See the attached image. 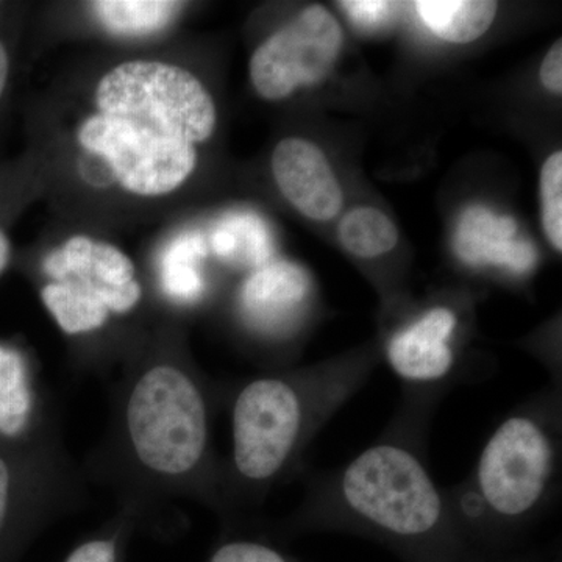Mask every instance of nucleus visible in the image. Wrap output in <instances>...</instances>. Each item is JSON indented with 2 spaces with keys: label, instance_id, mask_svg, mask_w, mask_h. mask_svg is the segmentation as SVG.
<instances>
[{
  "label": "nucleus",
  "instance_id": "obj_1",
  "mask_svg": "<svg viewBox=\"0 0 562 562\" xmlns=\"http://www.w3.org/2000/svg\"><path fill=\"white\" fill-rule=\"evenodd\" d=\"M224 391L209 382L176 335L161 331L128 353L103 443L88 471L149 512L192 498L220 513L221 462L213 422Z\"/></svg>",
  "mask_w": 562,
  "mask_h": 562
},
{
  "label": "nucleus",
  "instance_id": "obj_4",
  "mask_svg": "<svg viewBox=\"0 0 562 562\" xmlns=\"http://www.w3.org/2000/svg\"><path fill=\"white\" fill-rule=\"evenodd\" d=\"M372 355L269 372L225 391L232 452L221 462L220 516L231 522L301 469L322 428L368 384Z\"/></svg>",
  "mask_w": 562,
  "mask_h": 562
},
{
  "label": "nucleus",
  "instance_id": "obj_5",
  "mask_svg": "<svg viewBox=\"0 0 562 562\" xmlns=\"http://www.w3.org/2000/svg\"><path fill=\"white\" fill-rule=\"evenodd\" d=\"M561 462L562 384L550 382L495 425L468 479L449 490L479 560L516 553L560 498Z\"/></svg>",
  "mask_w": 562,
  "mask_h": 562
},
{
  "label": "nucleus",
  "instance_id": "obj_2",
  "mask_svg": "<svg viewBox=\"0 0 562 562\" xmlns=\"http://www.w3.org/2000/svg\"><path fill=\"white\" fill-rule=\"evenodd\" d=\"M428 430L430 425L394 414L357 457L310 476L303 502L280 531L358 536L402 562H483L462 535L449 490L432 476Z\"/></svg>",
  "mask_w": 562,
  "mask_h": 562
},
{
  "label": "nucleus",
  "instance_id": "obj_15",
  "mask_svg": "<svg viewBox=\"0 0 562 562\" xmlns=\"http://www.w3.org/2000/svg\"><path fill=\"white\" fill-rule=\"evenodd\" d=\"M183 3L165 0H102L91 10L106 31L124 36H146L162 31Z\"/></svg>",
  "mask_w": 562,
  "mask_h": 562
},
{
  "label": "nucleus",
  "instance_id": "obj_18",
  "mask_svg": "<svg viewBox=\"0 0 562 562\" xmlns=\"http://www.w3.org/2000/svg\"><path fill=\"white\" fill-rule=\"evenodd\" d=\"M206 562H301L260 536L225 535Z\"/></svg>",
  "mask_w": 562,
  "mask_h": 562
},
{
  "label": "nucleus",
  "instance_id": "obj_19",
  "mask_svg": "<svg viewBox=\"0 0 562 562\" xmlns=\"http://www.w3.org/2000/svg\"><path fill=\"white\" fill-rule=\"evenodd\" d=\"M542 227L553 249L562 250V154L557 151L541 171Z\"/></svg>",
  "mask_w": 562,
  "mask_h": 562
},
{
  "label": "nucleus",
  "instance_id": "obj_7",
  "mask_svg": "<svg viewBox=\"0 0 562 562\" xmlns=\"http://www.w3.org/2000/svg\"><path fill=\"white\" fill-rule=\"evenodd\" d=\"M460 316L449 305H431L391 333L384 360L402 387L398 416L430 425L450 392L468 384L458 347Z\"/></svg>",
  "mask_w": 562,
  "mask_h": 562
},
{
  "label": "nucleus",
  "instance_id": "obj_17",
  "mask_svg": "<svg viewBox=\"0 0 562 562\" xmlns=\"http://www.w3.org/2000/svg\"><path fill=\"white\" fill-rule=\"evenodd\" d=\"M143 512L133 503H121L120 514L109 530L81 542L65 562H120L122 538L132 530Z\"/></svg>",
  "mask_w": 562,
  "mask_h": 562
},
{
  "label": "nucleus",
  "instance_id": "obj_8",
  "mask_svg": "<svg viewBox=\"0 0 562 562\" xmlns=\"http://www.w3.org/2000/svg\"><path fill=\"white\" fill-rule=\"evenodd\" d=\"M79 472L60 439L32 446H0V562L41 522L76 505Z\"/></svg>",
  "mask_w": 562,
  "mask_h": 562
},
{
  "label": "nucleus",
  "instance_id": "obj_16",
  "mask_svg": "<svg viewBox=\"0 0 562 562\" xmlns=\"http://www.w3.org/2000/svg\"><path fill=\"white\" fill-rule=\"evenodd\" d=\"M339 239L351 255L376 258L394 249L398 235L386 214L364 206L344 217L339 224Z\"/></svg>",
  "mask_w": 562,
  "mask_h": 562
},
{
  "label": "nucleus",
  "instance_id": "obj_23",
  "mask_svg": "<svg viewBox=\"0 0 562 562\" xmlns=\"http://www.w3.org/2000/svg\"><path fill=\"white\" fill-rule=\"evenodd\" d=\"M11 76H13V47L7 33L0 31V106L9 94Z\"/></svg>",
  "mask_w": 562,
  "mask_h": 562
},
{
  "label": "nucleus",
  "instance_id": "obj_24",
  "mask_svg": "<svg viewBox=\"0 0 562 562\" xmlns=\"http://www.w3.org/2000/svg\"><path fill=\"white\" fill-rule=\"evenodd\" d=\"M483 562H561V560L560 558H552V560H547V558L535 557V554L513 553L508 554V557L498 558V560Z\"/></svg>",
  "mask_w": 562,
  "mask_h": 562
},
{
  "label": "nucleus",
  "instance_id": "obj_9",
  "mask_svg": "<svg viewBox=\"0 0 562 562\" xmlns=\"http://www.w3.org/2000/svg\"><path fill=\"white\" fill-rule=\"evenodd\" d=\"M342 31L324 7H310L255 50L250 80L266 101L290 98L321 83L338 60Z\"/></svg>",
  "mask_w": 562,
  "mask_h": 562
},
{
  "label": "nucleus",
  "instance_id": "obj_14",
  "mask_svg": "<svg viewBox=\"0 0 562 562\" xmlns=\"http://www.w3.org/2000/svg\"><path fill=\"white\" fill-rule=\"evenodd\" d=\"M416 10L436 36L449 43L479 40L491 27L497 2L486 0H420Z\"/></svg>",
  "mask_w": 562,
  "mask_h": 562
},
{
  "label": "nucleus",
  "instance_id": "obj_3",
  "mask_svg": "<svg viewBox=\"0 0 562 562\" xmlns=\"http://www.w3.org/2000/svg\"><path fill=\"white\" fill-rule=\"evenodd\" d=\"M216 124V103L191 70L135 58L99 77L72 140L90 176L133 198L160 199L194 176L199 146Z\"/></svg>",
  "mask_w": 562,
  "mask_h": 562
},
{
  "label": "nucleus",
  "instance_id": "obj_22",
  "mask_svg": "<svg viewBox=\"0 0 562 562\" xmlns=\"http://www.w3.org/2000/svg\"><path fill=\"white\" fill-rule=\"evenodd\" d=\"M541 80L547 90L561 94L562 92V41L558 40L552 49L543 58Z\"/></svg>",
  "mask_w": 562,
  "mask_h": 562
},
{
  "label": "nucleus",
  "instance_id": "obj_12",
  "mask_svg": "<svg viewBox=\"0 0 562 562\" xmlns=\"http://www.w3.org/2000/svg\"><path fill=\"white\" fill-rule=\"evenodd\" d=\"M272 173L281 194L303 216L330 221L342 209V191L324 151L301 138L277 144L272 154Z\"/></svg>",
  "mask_w": 562,
  "mask_h": 562
},
{
  "label": "nucleus",
  "instance_id": "obj_20",
  "mask_svg": "<svg viewBox=\"0 0 562 562\" xmlns=\"http://www.w3.org/2000/svg\"><path fill=\"white\" fill-rule=\"evenodd\" d=\"M22 191L21 169L0 168V276L9 269L13 260V243L10 238V220L20 206Z\"/></svg>",
  "mask_w": 562,
  "mask_h": 562
},
{
  "label": "nucleus",
  "instance_id": "obj_10",
  "mask_svg": "<svg viewBox=\"0 0 562 562\" xmlns=\"http://www.w3.org/2000/svg\"><path fill=\"white\" fill-rule=\"evenodd\" d=\"M312 277L288 261L272 262L251 273L236 297V316L244 331L269 347L294 342L313 308Z\"/></svg>",
  "mask_w": 562,
  "mask_h": 562
},
{
  "label": "nucleus",
  "instance_id": "obj_13",
  "mask_svg": "<svg viewBox=\"0 0 562 562\" xmlns=\"http://www.w3.org/2000/svg\"><path fill=\"white\" fill-rule=\"evenodd\" d=\"M516 233L513 217L476 206L462 214L454 250L465 265L495 266L513 276H527L535 269L538 255L530 243L517 241Z\"/></svg>",
  "mask_w": 562,
  "mask_h": 562
},
{
  "label": "nucleus",
  "instance_id": "obj_21",
  "mask_svg": "<svg viewBox=\"0 0 562 562\" xmlns=\"http://www.w3.org/2000/svg\"><path fill=\"white\" fill-rule=\"evenodd\" d=\"M342 9L349 13L351 21L364 29L380 27L384 22L390 21L398 3L392 2H342Z\"/></svg>",
  "mask_w": 562,
  "mask_h": 562
},
{
  "label": "nucleus",
  "instance_id": "obj_6",
  "mask_svg": "<svg viewBox=\"0 0 562 562\" xmlns=\"http://www.w3.org/2000/svg\"><path fill=\"white\" fill-rule=\"evenodd\" d=\"M40 299L63 335L80 344L77 361L91 368L92 341L128 321L144 302L132 258L114 244L69 236L41 258Z\"/></svg>",
  "mask_w": 562,
  "mask_h": 562
},
{
  "label": "nucleus",
  "instance_id": "obj_11",
  "mask_svg": "<svg viewBox=\"0 0 562 562\" xmlns=\"http://www.w3.org/2000/svg\"><path fill=\"white\" fill-rule=\"evenodd\" d=\"M58 441L54 408L24 351L0 342V446Z\"/></svg>",
  "mask_w": 562,
  "mask_h": 562
}]
</instances>
